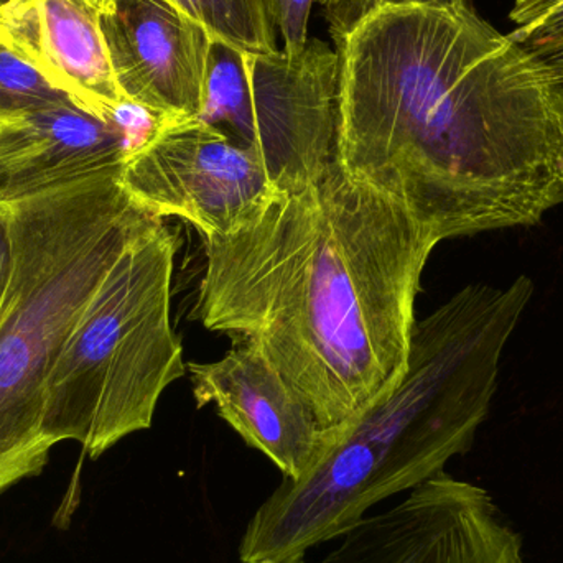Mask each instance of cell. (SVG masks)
<instances>
[{"instance_id": "cell-1", "label": "cell", "mask_w": 563, "mask_h": 563, "mask_svg": "<svg viewBox=\"0 0 563 563\" xmlns=\"http://www.w3.org/2000/svg\"><path fill=\"white\" fill-rule=\"evenodd\" d=\"M336 162L440 240L563 205V82L472 0H383L334 40Z\"/></svg>"}, {"instance_id": "cell-2", "label": "cell", "mask_w": 563, "mask_h": 563, "mask_svg": "<svg viewBox=\"0 0 563 563\" xmlns=\"http://www.w3.org/2000/svg\"><path fill=\"white\" fill-rule=\"evenodd\" d=\"M203 240L191 320L260 347L333 445L406 374L420 280L442 240L338 162Z\"/></svg>"}, {"instance_id": "cell-3", "label": "cell", "mask_w": 563, "mask_h": 563, "mask_svg": "<svg viewBox=\"0 0 563 563\" xmlns=\"http://www.w3.org/2000/svg\"><path fill=\"white\" fill-rule=\"evenodd\" d=\"M532 295L528 276L505 288L470 284L417 321L402 379L341 430L310 475L282 479L247 522L241 563H305L310 549L468 452Z\"/></svg>"}, {"instance_id": "cell-4", "label": "cell", "mask_w": 563, "mask_h": 563, "mask_svg": "<svg viewBox=\"0 0 563 563\" xmlns=\"http://www.w3.org/2000/svg\"><path fill=\"white\" fill-rule=\"evenodd\" d=\"M13 264L0 301V495L40 475L46 383L86 303L151 220L119 175L5 203Z\"/></svg>"}, {"instance_id": "cell-5", "label": "cell", "mask_w": 563, "mask_h": 563, "mask_svg": "<svg viewBox=\"0 0 563 563\" xmlns=\"http://www.w3.org/2000/svg\"><path fill=\"white\" fill-rule=\"evenodd\" d=\"M177 236L152 217L89 298L46 383L43 437L91 460L148 430L158 400L187 373L172 324Z\"/></svg>"}, {"instance_id": "cell-6", "label": "cell", "mask_w": 563, "mask_h": 563, "mask_svg": "<svg viewBox=\"0 0 563 563\" xmlns=\"http://www.w3.org/2000/svg\"><path fill=\"white\" fill-rule=\"evenodd\" d=\"M338 91L340 55L321 40L297 55L214 43L200 119L256 155L277 190L295 191L336 164Z\"/></svg>"}, {"instance_id": "cell-7", "label": "cell", "mask_w": 563, "mask_h": 563, "mask_svg": "<svg viewBox=\"0 0 563 563\" xmlns=\"http://www.w3.org/2000/svg\"><path fill=\"white\" fill-rule=\"evenodd\" d=\"M119 184L152 217L187 221L203 238L233 233L279 191L256 155L200 118L158 122Z\"/></svg>"}, {"instance_id": "cell-8", "label": "cell", "mask_w": 563, "mask_h": 563, "mask_svg": "<svg viewBox=\"0 0 563 563\" xmlns=\"http://www.w3.org/2000/svg\"><path fill=\"white\" fill-rule=\"evenodd\" d=\"M336 541L317 563H525L521 534L492 495L445 472Z\"/></svg>"}, {"instance_id": "cell-9", "label": "cell", "mask_w": 563, "mask_h": 563, "mask_svg": "<svg viewBox=\"0 0 563 563\" xmlns=\"http://www.w3.org/2000/svg\"><path fill=\"white\" fill-rule=\"evenodd\" d=\"M101 29L122 95L161 121L200 118L213 38L167 0H101Z\"/></svg>"}, {"instance_id": "cell-10", "label": "cell", "mask_w": 563, "mask_h": 563, "mask_svg": "<svg viewBox=\"0 0 563 563\" xmlns=\"http://www.w3.org/2000/svg\"><path fill=\"white\" fill-rule=\"evenodd\" d=\"M187 371L198 409L214 406L285 479H303L330 452V439L308 407L254 344L241 341L220 360L190 363Z\"/></svg>"}, {"instance_id": "cell-11", "label": "cell", "mask_w": 563, "mask_h": 563, "mask_svg": "<svg viewBox=\"0 0 563 563\" xmlns=\"http://www.w3.org/2000/svg\"><path fill=\"white\" fill-rule=\"evenodd\" d=\"M134 148L137 142L121 122L73 101L2 118L0 205L121 175Z\"/></svg>"}, {"instance_id": "cell-12", "label": "cell", "mask_w": 563, "mask_h": 563, "mask_svg": "<svg viewBox=\"0 0 563 563\" xmlns=\"http://www.w3.org/2000/svg\"><path fill=\"white\" fill-rule=\"evenodd\" d=\"M2 23L20 52L86 111L121 122L128 104L101 29V0L0 3Z\"/></svg>"}, {"instance_id": "cell-13", "label": "cell", "mask_w": 563, "mask_h": 563, "mask_svg": "<svg viewBox=\"0 0 563 563\" xmlns=\"http://www.w3.org/2000/svg\"><path fill=\"white\" fill-rule=\"evenodd\" d=\"M207 30L214 43L247 55L277 52L276 29L263 0H167Z\"/></svg>"}, {"instance_id": "cell-14", "label": "cell", "mask_w": 563, "mask_h": 563, "mask_svg": "<svg viewBox=\"0 0 563 563\" xmlns=\"http://www.w3.org/2000/svg\"><path fill=\"white\" fill-rule=\"evenodd\" d=\"M71 101L48 81L0 29V119ZM75 102V101H73Z\"/></svg>"}, {"instance_id": "cell-15", "label": "cell", "mask_w": 563, "mask_h": 563, "mask_svg": "<svg viewBox=\"0 0 563 563\" xmlns=\"http://www.w3.org/2000/svg\"><path fill=\"white\" fill-rule=\"evenodd\" d=\"M274 29L279 30L285 53L297 55L308 43V20L313 5L327 16L331 36L343 35L361 15L383 0H263Z\"/></svg>"}, {"instance_id": "cell-16", "label": "cell", "mask_w": 563, "mask_h": 563, "mask_svg": "<svg viewBox=\"0 0 563 563\" xmlns=\"http://www.w3.org/2000/svg\"><path fill=\"white\" fill-rule=\"evenodd\" d=\"M561 0H515L511 9V20L515 22L516 32H525L534 25L539 19L551 12Z\"/></svg>"}, {"instance_id": "cell-17", "label": "cell", "mask_w": 563, "mask_h": 563, "mask_svg": "<svg viewBox=\"0 0 563 563\" xmlns=\"http://www.w3.org/2000/svg\"><path fill=\"white\" fill-rule=\"evenodd\" d=\"M12 264L13 250L9 218H7L5 205H0V301H2L7 287H9Z\"/></svg>"}, {"instance_id": "cell-18", "label": "cell", "mask_w": 563, "mask_h": 563, "mask_svg": "<svg viewBox=\"0 0 563 563\" xmlns=\"http://www.w3.org/2000/svg\"><path fill=\"white\" fill-rule=\"evenodd\" d=\"M529 46L563 82V35L544 40V42L531 43Z\"/></svg>"}, {"instance_id": "cell-19", "label": "cell", "mask_w": 563, "mask_h": 563, "mask_svg": "<svg viewBox=\"0 0 563 563\" xmlns=\"http://www.w3.org/2000/svg\"><path fill=\"white\" fill-rule=\"evenodd\" d=\"M22 2V0H5V2L2 3H19Z\"/></svg>"}, {"instance_id": "cell-20", "label": "cell", "mask_w": 563, "mask_h": 563, "mask_svg": "<svg viewBox=\"0 0 563 563\" xmlns=\"http://www.w3.org/2000/svg\"><path fill=\"white\" fill-rule=\"evenodd\" d=\"M0 29H2V12H0Z\"/></svg>"}]
</instances>
